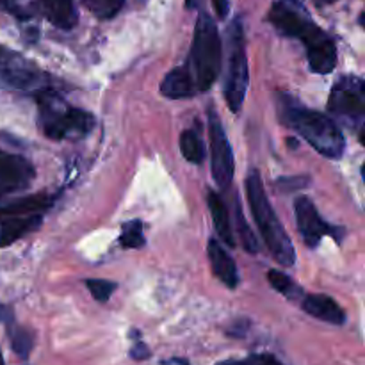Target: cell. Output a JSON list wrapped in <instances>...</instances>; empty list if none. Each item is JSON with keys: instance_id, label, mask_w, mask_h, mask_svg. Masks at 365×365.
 I'll use <instances>...</instances> for the list:
<instances>
[{"instance_id": "17", "label": "cell", "mask_w": 365, "mask_h": 365, "mask_svg": "<svg viewBox=\"0 0 365 365\" xmlns=\"http://www.w3.org/2000/svg\"><path fill=\"white\" fill-rule=\"evenodd\" d=\"M43 216L32 217H9V220H0V248L7 245H13L14 241L21 239L24 235L31 234L32 230L39 228Z\"/></svg>"}, {"instance_id": "10", "label": "cell", "mask_w": 365, "mask_h": 365, "mask_svg": "<svg viewBox=\"0 0 365 365\" xmlns=\"http://www.w3.org/2000/svg\"><path fill=\"white\" fill-rule=\"evenodd\" d=\"M294 210L296 221H298V230L309 248H317L324 235H331L337 242H341L342 237H344V228H339L335 227V225L327 223V221L319 216L312 200L307 198V196H299V198L296 200Z\"/></svg>"}, {"instance_id": "19", "label": "cell", "mask_w": 365, "mask_h": 365, "mask_svg": "<svg viewBox=\"0 0 365 365\" xmlns=\"http://www.w3.org/2000/svg\"><path fill=\"white\" fill-rule=\"evenodd\" d=\"M120 242L123 248L138 250L145 246V234H143V223L139 220L127 221L121 225Z\"/></svg>"}, {"instance_id": "25", "label": "cell", "mask_w": 365, "mask_h": 365, "mask_svg": "<svg viewBox=\"0 0 365 365\" xmlns=\"http://www.w3.org/2000/svg\"><path fill=\"white\" fill-rule=\"evenodd\" d=\"M212 6L214 11H216L217 18H227L228 16V11H230V0H212Z\"/></svg>"}, {"instance_id": "28", "label": "cell", "mask_w": 365, "mask_h": 365, "mask_svg": "<svg viewBox=\"0 0 365 365\" xmlns=\"http://www.w3.org/2000/svg\"><path fill=\"white\" fill-rule=\"evenodd\" d=\"M216 365H253V362L252 360H225V362Z\"/></svg>"}, {"instance_id": "23", "label": "cell", "mask_w": 365, "mask_h": 365, "mask_svg": "<svg viewBox=\"0 0 365 365\" xmlns=\"http://www.w3.org/2000/svg\"><path fill=\"white\" fill-rule=\"evenodd\" d=\"M11 342H13V349L18 353V356L27 359L32 349V344H34V339H32V335L27 330L16 328L14 331H11Z\"/></svg>"}, {"instance_id": "13", "label": "cell", "mask_w": 365, "mask_h": 365, "mask_svg": "<svg viewBox=\"0 0 365 365\" xmlns=\"http://www.w3.org/2000/svg\"><path fill=\"white\" fill-rule=\"evenodd\" d=\"M303 310L316 319L341 327L346 323V314L337 302L327 294H309L302 302Z\"/></svg>"}, {"instance_id": "27", "label": "cell", "mask_w": 365, "mask_h": 365, "mask_svg": "<svg viewBox=\"0 0 365 365\" xmlns=\"http://www.w3.org/2000/svg\"><path fill=\"white\" fill-rule=\"evenodd\" d=\"M253 365H284L278 359H274L273 355H259L253 356Z\"/></svg>"}, {"instance_id": "21", "label": "cell", "mask_w": 365, "mask_h": 365, "mask_svg": "<svg viewBox=\"0 0 365 365\" xmlns=\"http://www.w3.org/2000/svg\"><path fill=\"white\" fill-rule=\"evenodd\" d=\"M267 280H269L271 287H273L274 291H278L280 294L287 296V298L296 299L299 294H302V289H299L298 285L292 282L291 277H287V274L282 273V271L271 269L269 273H267Z\"/></svg>"}, {"instance_id": "7", "label": "cell", "mask_w": 365, "mask_h": 365, "mask_svg": "<svg viewBox=\"0 0 365 365\" xmlns=\"http://www.w3.org/2000/svg\"><path fill=\"white\" fill-rule=\"evenodd\" d=\"M228 66L225 75V98L232 113H239L245 103L250 84L248 56L245 48L241 21L235 20L228 32Z\"/></svg>"}, {"instance_id": "16", "label": "cell", "mask_w": 365, "mask_h": 365, "mask_svg": "<svg viewBox=\"0 0 365 365\" xmlns=\"http://www.w3.org/2000/svg\"><path fill=\"white\" fill-rule=\"evenodd\" d=\"M207 205H209L210 214H212L214 227H216L220 237L223 239L228 246H235V235L234 230H232L230 216H228V210L223 198H221L216 191L209 189V191H207Z\"/></svg>"}, {"instance_id": "3", "label": "cell", "mask_w": 365, "mask_h": 365, "mask_svg": "<svg viewBox=\"0 0 365 365\" xmlns=\"http://www.w3.org/2000/svg\"><path fill=\"white\" fill-rule=\"evenodd\" d=\"M278 118L298 132L316 152L328 159H341L346 141L339 125L328 114L302 106L292 96L278 98Z\"/></svg>"}, {"instance_id": "22", "label": "cell", "mask_w": 365, "mask_h": 365, "mask_svg": "<svg viewBox=\"0 0 365 365\" xmlns=\"http://www.w3.org/2000/svg\"><path fill=\"white\" fill-rule=\"evenodd\" d=\"M235 221H237V235H239V239H241L242 248H245L248 253L259 252V242H257L255 235H253V232L250 230L248 223H246L245 216H242L241 203H239V200L235 202Z\"/></svg>"}, {"instance_id": "26", "label": "cell", "mask_w": 365, "mask_h": 365, "mask_svg": "<svg viewBox=\"0 0 365 365\" xmlns=\"http://www.w3.org/2000/svg\"><path fill=\"white\" fill-rule=\"evenodd\" d=\"M130 355L134 360H145L150 356V351H148V348L143 344V342H138V344L134 346V349L130 351Z\"/></svg>"}, {"instance_id": "11", "label": "cell", "mask_w": 365, "mask_h": 365, "mask_svg": "<svg viewBox=\"0 0 365 365\" xmlns=\"http://www.w3.org/2000/svg\"><path fill=\"white\" fill-rule=\"evenodd\" d=\"M34 177V166L24 155L0 150V198L29 189Z\"/></svg>"}, {"instance_id": "2", "label": "cell", "mask_w": 365, "mask_h": 365, "mask_svg": "<svg viewBox=\"0 0 365 365\" xmlns=\"http://www.w3.org/2000/svg\"><path fill=\"white\" fill-rule=\"evenodd\" d=\"M269 24L287 38H298L307 48L310 70L314 73H331L337 64V46L334 39L312 20L299 0H278L273 4Z\"/></svg>"}, {"instance_id": "8", "label": "cell", "mask_w": 365, "mask_h": 365, "mask_svg": "<svg viewBox=\"0 0 365 365\" xmlns=\"http://www.w3.org/2000/svg\"><path fill=\"white\" fill-rule=\"evenodd\" d=\"M0 82L16 91L34 93V95L41 89L52 88L46 84L48 77L39 68L29 63L18 52H13L2 45H0Z\"/></svg>"}, {"instance_id": "18", "label": "cell", "mask_w": 365, "mask_h": 365, "mask_svg": "<svg viewBox=\"0 0 365 365\" xmlns=\"http://www.w3.org/2000/svg\"><path fill=\"white\" fill-rule=\"evenodd\" d=\"M180 150L185 159L192 164H202L205 160V146L195 128H187L180 134Z\"/></svg>"}, {"instance_id": "31", "label": "cell", "mask_w": 365, "mask_h": 365, "mask_svg": "<svg viewBox=\"0 0 365 365\" xmlns=\"http://www.w3.org/2000/svg\"><path fill=\"white\" fill-rule=\"evenodd\" d=\"M0 314H2V309H0Z\"/></svg>"}, {"instance_id": "20", "label": "cell", "mask_w": 365, "mask_h": 365, "mask_svg": "<svg viewBox=\"0 0 365 365\" xmlns=\"http://www.w3.org/2000/svg\"><path fill=\"white\" fill-rule=\"evenodd\" d=\"M82 4L100 20H110L120 13L125 0H82Z\"/></svg>"}, {"instance_id": "6", "label": "cell", "mask_w": 365, "mask_h": 365, "mask_svg": "<svg viewBox=\"0 0 365 365\" xmlns=\"http://www.w3.org/2000/svg\"><path fill=\"white\" fill-rule=\"evenodd\" d=\"M328 113L335 123L339 121L344 127L356 128L362 139L365 118V84L362 78L355 75L339 78L328 98Z\"/></svg>"}, {"instance_id": "4", "label": "cell", "mask_w": 365, "mask_h": 365, "mask_svg": "<svg viewBox=\"0 0 365 365\" xmlns=\"http://www.w3.org/2000/svg\"><path fill=\"white\" fill-rule=\"evenodd\" d=\"M38 103V123L43 134L53 141L82 139L95 127V116L88 110L71 107L53 88L36 93Z\"/></svg>"}, {"instance_id": "14", "label": "cell", "mask_w": 365, "mask_h": 365, "mask_svg": "<svg viewBox=\"0 0 365 365\" xmlns=\"http://www.w3.org/2000/svg\"><path fill=\"white\" fill-rule=\"evenodd\" d=\"M207 255H209L210 266H212L214 274L221 284L227 285L228 289H235L239 285V271L235 266L234 259L227 253V250L216 241L210 239L209 246H207Z\"/></svg>"}, {"instance_id": "12", "label": "cell", "mask_w": 365, "mask_h": 365, "mask_svg": "<svg viewBox=\"0 0 365 365\" xmlns=\"http://www.w3.org/2000/svg\"><path fill=\"white\" fill-rule=\"evenodd\" d=\"M56 202V196L50 195H34L27 198H18L13 202L0 203V220L9 217H32L43 216Z\"/></svg>"}, {"instance_id": "5", "label": "cell", "mask_w": 365, "mask_h": 365, "mask_svg": "<svg viewBox=\"0 0 365 365\" xmlns=\"http://www.w3.org/2000/svg\"><path fill=\"white\" fill-rule=\"evenodd\" d=\"M246 192H248V203L250 209H252L253 220H255L260 235H262L271 255L282 266H294L296 250L292 246L291 237L285 232L284 225L280 223V220L274 214V209L271 207L269 200H267V195L262 185V178H260L257 170H252L248 177H246Z\"/></svg>"}, {"instance_id": "15", "label": "cell", "mask_w": 365, "mask_h": 365, "mask_svg": "<svg viewBox=\"0 0 365 365\" xmlns=\"http://www.w3.org/2000/svg\"><path fill=\"white\" fill-rule=\"evenodd\" d=\"M43 16L57 29L70 31L77 24V7L73 0H38Z\"/></svg>"}, {"instance_id": "29", "label": "cell", "mask_w": 365, "mask_h": 365, "mask_svg": "<svg viewBox=\"0 0 365 365\" xmlns=\"http://www.w3.org/2000/svg\"><path fill=\"white\" fill-rule=\"evenodd\" d=\"M316 2H319V4H330V2H334V0H316Z\"/></svg>"}, {"instance_id": "1", "label": "cell", "mask_w": 365, "mask_h": 365, "mask_svg": "<svg viewBox=\"0 0 365 365\" xmlns=\"http://www.w3.org/2000/svg\"><path fill=\"white\" fill-rule=\"evenodd\" d=\"M223 43L216 24L207 13H200L192 36L187 61L171 70L160 84V93L168 98H191L212 88L221 73Z\"/></svg>"}, {"instance_id": "9", "label": "cell", "mask_w": 365, "mask_h": 365, "mask_svg": "<svg viewBox=\"0 0 365 365\" xmlns=\"http://www.w3.org/2000/svg\"><path fill=\"white\" fill-rule=\"evenodd\" d=\"M209 139L212 177L221 189H227L234 180V152L228 143L227 132L214 109L209 110Z\"/></svg>"}, {"instance_id": "30", "label": "cell", "mask_w": 365, "mask_h": 365, "mask_svg": "<svg viewBox=\"0 0 365 365\" xmlns=\"http://www.w3.org/2000/svg\"><path fill=\"white\" fill-rule=\"evenodd\" d=\"M0 365H4V359H2V353H0Z\"/></svg>"}, {"instance_id": "24", "label": "cell", "mask_w": 365, "mask_h": 365, "mask_svg": "<svg viewBox=\"0 0 365 365\" xmlns=\"http://www.w3.org/2000/svg\"><path fill=\"white\" fill-rule=\"evenodd\" d=\"M86 287L89 289V292H91L96 302H107L113 296V292L116 291V284L107 280H86Z\"/></svg>"}]
</instances>
